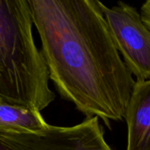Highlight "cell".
Listing matches in <instances>:
<instances>
[{
  "label": "cell",
  "mask_w": 150,
  "mask_h": 150,
  "mask_svg": "<svg viewBox=\"0 0 150 150\" xmlns=\"http://www.w3.org/2000/svg\"><path fill=\"white\" fill-rule=\"evenodd\" d=\"M113 44L122 54L123 62L136 76V81L150 78V29L142 22L140 12L132 5L119 2L107 7L100 4Z\"/></svg>",
  "instance_id": "cell-4"
},
{
  "label": "cell",
  "mask_w": 150,
  "mask_h": 150,
  "mask_svg": "<svg viewBox=\"0 0 150 150\" xmlns=\"http://www.w3.org/2000/svg\"><path fill=\"white\" fill-rule=\"evenodd\" d=\"M33 25L28 0H0V98L40 112L55 95Z\"/></svg>",
  "instance_id": "cell-2"
},
{
  "label": "cell",
  "mask_w": 150,
  "mask_h": 150,
  "mask_svg": "<svg viewBox=\"0 0 150 150\" xmlns=\"http://www.w3.org/2000/svg\"><path fill=\"white\" fill-rule=\"evenodd\" d=\"M98 0H28L49 78L86 118L124 119L135 83Z\"/></svg>",
  "instance_id": "cell-1"
},
{
  "label": "cell",
  "mask_w": 150,
  "mask_h": 150,
  "mask_svg": "<svg viewBox=\"0 0 150 150\" xmlns=\"http://www.w3.org/2000/svg\"><path fill=\"white\" fill-rule=\"evenodd\" d=\"M0 150H112L97 117L72 127L48 125L33 132H0Z\"/></svg>",
  "instance_id": "cell-3"
},
{
  "label": "cell",
  "mask_w": 150,
  "mask_h": 150,
  "mask_svg": "<svg viewBox=\"0 0 150 150\" xmlns=\"http://www.w3.org/2000/svg\"><path fill=\"white\" fill-rule=\"evenodd\" d=\"M47 126L40 112L10 104L0 98V132L40 131Z\"/></svg>",
  "instance_id": "cell-6"
},
{
  "label": "cell",
  "mask_w": 150,
  "mask_h": 150,
  "mask_svg": "<svg viewBox=\"0 0 150 150\" xmlns=\"http://www.w3.org/2000/svg\"><path fill=\"white\" fill-rule=\"evenodd\" d=\"M127 150H150V81H135L125 117Z\"/></svg>",
  "instance_id": "cell-5"
},
{
  "label": "cell",
  "mask_w": 150,
  "mask_h": 150,
  "mask_svg": "<svg viewBox=\"0 0 150 150\" xmlns=\"http://www.w3.org/2000/svg\"><path fill=\"white\" fill-rule=\"evenodd\" d=\"M141 18L143 24L150 29V0L146 1L142 6L141 10Z\"/></svg>",
  "instance_id": "cell-7"
}]
</instances>
